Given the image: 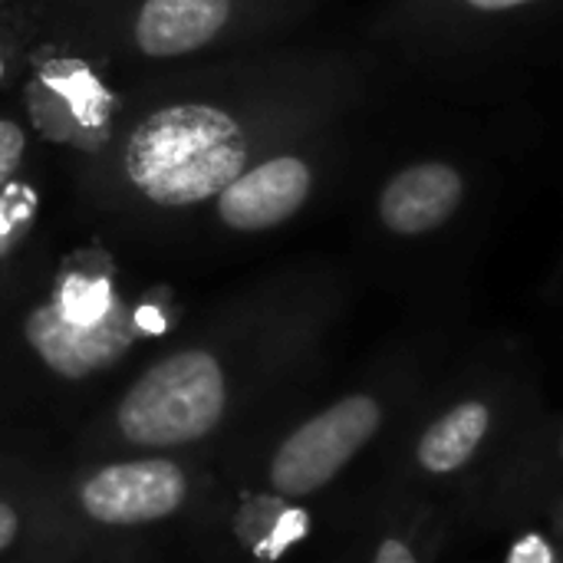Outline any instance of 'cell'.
Returning <instances> with one entry per match:
<instances>
[{"instance_id":"cell-1","label":"cell","mask_w":563,"mask_h":563,"mask_svg":"<svg viewBox=\"0 0 563 563\" xmlns=\"http://www.w3.org/2000/svg\"><path fill=\"white\" fill-rule=\"evenodd\" d=\"M548 409L534 353L518 336H492L455 356L379 449L373 505L412 508L435 521L445 548L468 505Z\"/></svg>"},{"instance_id":"cell-2","label":"cell","mask_w":563,"mask_h":563,"mask_svg":"<svg viewBox=\"0 0 563 563\" xmlns=\"http://www.w3.org/2000/svg\"><path fill=\"white\" fill-rule=\"evenodd\" d=\"M452 353V327L442 320L399 336L353 386L284 429L264 462L267 492L277 501H307L330 492L366 455H379L455 360Z\"/></svg>"},{"instance_id":"cell-3","label":"cell","mask_w":563,"mask_h":563,"mask_svg":"<svg viewBox=\"0 0 563 563\" xmlns=\"http://www.w3.org/2000/svg\"><path fill=\"white\" fill-rule=\"evenodd\" d=\"M251 158L244 125L208 102H175L145 115L122 152L129 185L162 208L218 198Z\"/></svg>"},{"instance_id":"cell-4","label":"cell","mask_w":563,"mask_h":563,"mask_svg":"<svg viewBox=\"0 0 563 563\" xmlns=\"http://www.w3.org/2000/svg\"><path fill=\"white\" fill-rule=\"evenodd\" d=\"M563 23V0H393L383 33L426 73L482 69Z\"/></svg>"},{"instance_id":"cell-5","label":"cell","mask_w":563,"mask_h":563,"mask_svg":"<svg viewBox=\"0 0 563 563\" xmlns=\"http://www.w3.org/2000/svg\"><path fill=\"white\" fill-rule=\"evenodd\" d=\"M234 412V379L205 346L155 360L122 393L112 439L135 452H178L211 439Z\"/></svg>"},{"instance_id":"cell-6","label":"cell","mask_w":563,"mask_h":563,"mask_svg":"<svg viewBox=\"0 0 563 563\" xmlns=\"http://www.w3.org/2000/svg\"><path fill=\"white\" fill-rule=\"evenodd\" d=\"M482 188V168L472 158L455 152L419 155L379 181L373 218L386 241L432 254L459 234Z\"/></svg>"},{"instance_id":"cell-7","label":"cell","mask_w":563,"mask_h":563,"mask_svg":"<svg viewBox=\"0 0 563 563\" xmlns=\"http://www.w3.org/2000/svg\"><path fill=\"white\" fill-rule=\"evenodd\" d=\"M563 498V409H544L495 468L488 485L459 521L455 544L485 531H508L544 521Z\"/></svg>"},{"instance_id":"cell-8","label":"cell","mask_w":563,"mask_h":563,"mask_svg":"<svg viewBox=\"0 0 563 563\" xmlns=\"http://www.w3.org/2000/svg\"><path fill=\"white\" fill-rule=\"evenodd\" d=\"M73 501L79 518L96 528H155L185 511L191 501V475L165 452H142L86 472L73 488Z\"/></svg>"},{"instance_id":"cell-9","label":"cell","mask_w":563,"mask_h":563,"mask_svg":"<svg viewBox=\"0 0 563 563\" xmlns=\"http://www.w3.org/2000/svg\"><path fill=\"white\" fill-rule=\"evenodd\" d=\"M23 340L56 379L86 383L132 350L135 327L122 303L96 323H79L63 317L53 300H43L23 317Z\"/></svg>"},{"instance_id":"cell-10","label":"cell","mask_w":563,"mask_h":563,"mask_svg":"<svg viewBox=\"0 0 563 563\" xmlns=\"http://www.w3.org/2000/svg\"><path fill=\"white\" fill-rule=\"evenodd\" d=\"M313 185L317 172L310 158L300 152H280L244 168L218 195V214L234 231H271L310 201Z\"/></svg>"},{"instance_id":"cell-11","label":"cell","mask_w":563,"mask_h":563,"mask_svg":"<svg viewBox=\"0 0 563 563\" xmlns=\"http://www.w3.org/2000/svg\"><path fill=\"white\" fill-rule=\"evenodd\" d=\"M231 10V0H145L135 16V43L155 59L195 53L228 26Z\"/></svg>"},{"instance_id":"cell-12","label":"cell","mask_w":563,"mask_h":563,"mask_svg":"<svg viewBox=\"0 0 563 563\" xmlns=\"http://www.w3.org/2000/svg\"><path fill=\"white\" fill-rule=\"evenodd\" d=\"M369 541L366 563H435L445 551L435 521L399 505H373Z\"/></svg>"},{"instance_id":"cell-13","label":"cell","mask_w":563,"mask_h":563,"mask_svg":"<svg viewBox=\"0 0 563 563\" xmlns=\"http://www.w3.org/2000/svg\"><path fill=\"white\" fill-rule=\"evenodd\" d=\"M26 525H30V511L10 492L0 488V561L23 544Z\"/></svg>"},{"instance_id":"cell-14","label":"cell","mask_w":563,"mask_h":563,"mask_svg":"<svg viewBox=\"0 0 563 563\" xmlns=\"http://www.w3.org/2000/svg\"><path fill=\"white\" fill-rule=\"evenodd\" d=\"M505 563H563V548L548 531H528L511 544Z\"/></svg>"},{"instance_id":"cell-15","label":"cell","mask_w":563,"mask_h":563,"mask_svg":"<svg viewBox=\"0 0 563 563\" xmlns=\"http://www.w3.org/2000/svg\"><path fill=\"white\" fill-rule=\"evenodd\" d=\"M23 152H26V132L13 119H0V188L20 168Z\"/></svg>"},{"instance_id":"cell-16","label":"cell","mask_w":563,"mask_h":563,"mask_svg":"<svg viewBox=\"0 0 563 563\" xmlns=\"http://www.w3.org/2000/svg\"><path fill=\"white\" fill-rule=\"evenodd\" d=\"M544 528H548V534H551V538H554V541L563 548V498L548 508V515H544Z\"/></svg>"},{"instance_id":"cell-17","label":"cell","mask_w":563,"mask_h":563,"mask_svg":"<svg viewBox=\"0 0 563 563\" xmlns=\"http://www.w3.org/2000/svg\"><path fill=\"white\" fill-rule=\"evenodd\" d=\"M3 205H0V257L13 247V241H16V234H20V224H13V221H7L3 218Z\"/></svg>"},{"instance_id":"cell-18","label":"cell","mask_w":563,"mask_h":563,"mask_svg":"<svg viewBox=\"0 0 563 563\" xmlns=\"http://www.w3.org/2000/svg\"><path fill=\"white\" fill-rule=\"evenodd\" d=\"M563 294V251L551 271V280H548V297H561Z\"/></svg>"}]
</instances>
